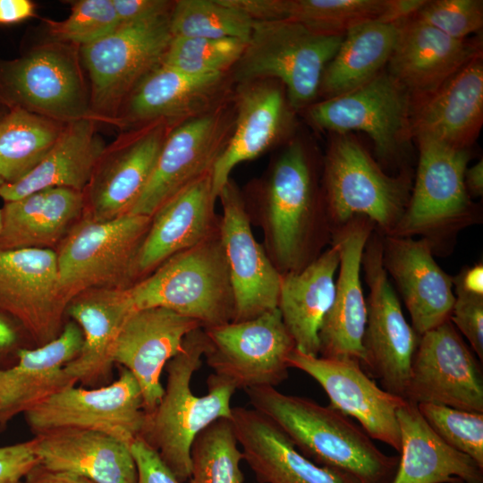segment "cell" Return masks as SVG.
<instances>
[{
	"label": "cell",
	"instance_id": "cell-41",
	"mask_svg": "<svg viewBox=\"0 0 483 483\" xmlns=\"http://www.w3.org/2000/svg\"><path fill=\"white\" fill-rule=\"evenodd\" d=\"M386 4V0H284V20L321 35L344 36L360 24L378 21Z\"/></svg>",
	"mask_w": 483,
	"mask_h": 483
},
{
	"label": "cell",
	"instance_id": "cell-27",
	"mask_svg": "<svg viewBox=\"0 0 483 483\" xmlns=\"http://www.w3.org/2000/svg\"><path fill=\"white\" fill-rule=\"evenodd\" d=\"M82 343L81 330L72 321L52 341L35 349H21L16 365L0 369V425L75 385L65 366L80 353Z\"/></svg>",
	"mask_w": 483,
	"mask_h": 483
},
{
	"label": "cell",
	"instance_id": "cell-51",
	"mask_svg": "<svg viewBox=\"0 0 483 483\" xmlns=\"http://www.w3.org/2000/svg\"><path fill=\"white\" fill-rule=\"evenodd\" d=\"M26 483H96L83 476L64 472L53 471L40 465L31 470L25 478Z\"/></svg>",
	"mask_w": 483,
	"mask_h": 483
},
{
	"label": "cell",
	"instance_id": "cell-22",
	"mask_svg": "<svg viewBox=\"0 0 483 483\" xmlns=\"http://www.w3.org/2000/svg\"><path fill=\"white\" fill-rule=\"evenodd\" d=\"M382 263L392 276L419 336L450 320L455 297L453 276L436 262L424 239L383 235Z\"/></svg>",
	"mask_w": 483,
	"mask_h": 483
},
{
	"label": "cell",
	"instance_id": "cell-39",
	"mask_svg": "<svg viewBox=\"0 0 483 483\" xmlns=\"http://www.w3.org/2000/svg\"><path fill=\"white\" fill-rule=\"evenodd\" d=\"M254 21L225 0H178L170 13L173 37L236 38L248 42Z\"/></svg>",
	"mask_w": 483,
	"mask_h": 483
},
{
	"label": "cell",
	"instance_id": "cell-21",
	"mask_svg": "<svg viewBox=\"0 0 483 483\" xmlns=\"http://www.w3.org/2000/svg\"><path fill=\"white\" fill-rule=\"evenodd\" d=\"M199 322L165 308L135 309L125 321L113 351L114 363L129 370L139 384L146 413L164 394L161 374Z\"/></svg>",
	"mask_w": 483,
	"mask_h": 483
},
{
	"label": "cell",
	"instance_id": "cell-2",
	"mask_svg": "<svg viewBox=\"0 0 483 483\" xmlns=\"http://www.w3.org/2000/svg\"><path fill=\"white\" fill-rule=\"evenodd\" d=\"M254 410L274 422L305 457L360 483H392L399 456L387 455L349 417L275 387L245 390Z\"/></svg>",
	"mask_w": 483,
	"mask_h": 483
},
{
	"label": "cell",
	"instance_id": "cell-30",
	"mask_svg": "<svg viewBox=\"0 0 483 483\" xmlns=\"http://www.w3.org/2000/svg\"><path fill=\"white\" fill-rule=\"evenodd\" d=\"M4 82L26 107L52 119L89 117L80 74L64 53L43 48L10 63Z\"/></svg>",
	"mask_w": 483,
	"mask_h": 483
},
{
	"label": "cell",
	"instance_id": "cell-4",
	"mask_svg": "<svg viewBox=\"0 0 483 483\" xmlns=\"http://www.w3.org/2000/svg\"><path fill=\"white\" fill-rule=\"evenodd\" d=\"M321 187L331 231L363 216L382 235H390L411 193L409 170L386 174L368 150L348 133L335 134L322 163Z\"/></svg>",
	"mask_w": 483,
	"mask_h": 483
},
{
	"label": "cell",
	"instance_id": "cell-57",
	"mask_svg": "<svg viewBox=\"0 0 483 483\" xmlns=\"http://www.w3.org/2000/svg\"><path fill=\"white\" fill-rule=\"evenodd\" d=\"M4 183V180L0 177V187Z\"/></svg>",
	"mask_w": 483,
	"mask_h": 483
},
{
	"label": "cell",
	"instance_id": "cell-49",
	"mask_svg": "<svg viewBox=\"0 0 483 483\" xmlns=\"http://www.w3.org/2000/svg\"><path fill=\"white\" fill-rule=\"evenodd\" d=\"M119 25L133 23L171 12L173 3L165 0H112Z\"/></svg>",
	"mask_w": 483,
	"mask_h": 483
},
{
	"label": "cell",
	"instance_id": "cell-37",
	"mask_svg": "<svg viewBox=\"0 0 483 483\" xmlns=\"http://www.w3.org/2000/svg\"><path fill=\"white\" fill-rule=\"evenodd\" d=\"M402 22L373 21L349 30L323 72L318 94L324 99L335 97L378 75L390 59Z\"/></svg>",
	"mask_w": 483,
	"mask_h": 483
},
{
	"label": "cell",
	"instance_id": "cell-17",
	"mask_svg": "<svg viewBox=\"0 0 483 483\" xmlns=\"http://www.w3.org/2000/svg\"><path fill=\"white\" fill-rule=\"evenodd\" d=\"M287 364L316 380L327 394L329 406L357 419L370 438L400 453L396 414L406 400L378 386L358 360L310 356L294 349Z\"/></svg>",
	"mask_w": 483,
	"mask_h": 483
},
{
	"label": "cell",
	"instance_id": "cell-58",
	"mask_svg": "<svg viewBox=\"0 0 483 483\" xmlns=\"http://www.w3.org/2000/svg\"><path fill=\"white\" fill-rule=\"evenodd\" d=\"M20 483H26L25 481H21Z\"/></svg>",
	"mask_w": 483,
	"mask_h": 483
},
{
	"label": "cell",
	"instance_id": "cell-15",
	"mask_svg": "<svg viewBox=\"0 0 483 483\" xmlns=\"http://www.w3.org/2000/svg\"><path fill=\"white\" fill-rule=\"evenodd\" d=\"M406 400L483 413L481 363L451 320L419 336Z\"/></svg>",
	"mask_w": 483,
	"mask_h": 483
},
{
	"label": "cell",
	"instance_id": "cell-35",
	"mask_svg": "<svg viewBox=\"0 0 483 483\" xmlns=\"http://www.w3.org/2000/svg\"><path fill=\"white\" fill-rule=\"evenodd\" d=\"M105 153V144L89 117L68 122L44 159L20 181L4 183L0 197L10 202L53 187L82 192Z\"/></svg>",
	"mask_w": 483,
	"mask_h": 483
},
{
	"label": "cell",
	"instance_id": "cell-7",
	"mask_svg": "<svg viewBox=\"0 0 483 483\" xmlns=\"http://www.w3.org/2000/svg\"><path fill=\"white\" fill-rule=\"evenodd\" d=\"M343 38L313 32L289 20L254 21L245 50L230 74L238 83L276 80L284 86L291 108H304L318 95L323 72Z\"/></svg>",
	"mask_w": 483,
	"mask_h": 483
},
{
	"label": "cell",
	"instance_id": "cell-24",
	"mask_svg": "<svg viewBox=\"0 0 483 483\" xmlns=\"http://www.w3.org/2000/svg\"><path fill=\"white\" fill-rule=\"evenodd\" d=\"M211 174L203 176L167 200L152 216L139 250L135 282L150 275L171 257L219 233Z\"/></svg>",
	"mask_w": 483,
	"mask_h": 483
},
{
	"label": "cell",
	"instance_id": "cell-1",
	"mask_svg": "<svg viewBox=\"0 0 483 483\" xmlns=\"http://www.w3.org/2000/svg\"><path fill=\"white\" fill-rule=\"evenodd\" d=\"M243 196L250 223L261 230L262 245L281 275L302 270L331 245L318 165L300 141L290 142Z\"/></svg>",
	"mask_w": 483,
	"mask_h": 483
},
{
	"label": "cell",
	"instance_id": "cell-32",
	"mask_svg": "<svg viewBox=\"0 0 483 483\" xmlns=\"http://www.w3.org/2000/svg\"><path fill=\"white\" fill-rule=\"evenodd\" d=\"M134 310L127 288L90 289L71 300L66 311L83 335L80 353L65 366L73 382L95 383L109 375L115 342Z\"/></svg>",
	"mask_w": 483,
	"mask_h": 483
},
{
	"label": "cell",
	"instance_id": "cell-23",
	"mask_svg": "<svg viewBox=\"0 0 483 483\" xmlns=\"http://www.w3.org/2000/svg\"><path fill=\"white\" fill-rule=\"evenodd\" d=\"M282 87L274 80L239 83L233 96V131L211 173L216 199L235 166L258 157L285 135L291 123V106Z\"/></svg>",
	"mask_w": 483,
	"mask_h": 483
},
{
	"label": "cell",
	"instance_id": "cell-16",
	"mask_svg": "<svg viewBox=\"0 0 483 483\" xmlns=\"http://www.w3.org/2000/svg\"><path fill=\"white\" fill-rule=\"evenodd\" d=\"M217 199L219 235L234 299L233 321H244L277 308L282 275L255 239L243 194L232 179Z\"/></svg>",
	"mask_w": 483,
	"mask_h": 483
},
{
	"label": "cell",
	"instance_id": "cell-18",
	"mask_svg": "<svg viewBox=\"0 0 483 483\" xmlns=\"http://www.w3.org/2000/svg\"><path fill=\"white\" fill-rule=\"evenodd\" d=\"M67 306L59 289L55 251L0 250V309L15 317L40 345L61 333Z\"/></svg>",
	"mask_w": 483,
	"mask_h": 483
},
{
	"label": "cell",
	"instance_id": "cell-53",
	"mask_svg": "<svg viewBox=\"0 0 483 483\" xmlns=\"http://www.w3.org/2000/svg\"><path fill=\"white\" fill-rule=\"evenodd\" d=\"M453 279L472 292L483 294V264L463 267Z\"/></svg>",
	"mask_w": 483,
	"mask_h": 483
},
{
	"label": "cell",
	"instance_id": "cell-46",
	"mask_svg": "<svg viewBox=\"0 0 483 483\" xmlns=\"http://www.w3.org/2000/svg\"><path fill=\"white\" fill-rule=\"evenodd\" d=\"M455 297L450 320L483 360V294L472 292L453 279Z\"/></svg>",
	"mask_w": 483,
	"mask_h": 483
},
{
	"label": "cell",
	"instance_id": "cell-52",
	"mask_svg": "<svg viewBox=\"0 0 483 483\" xmlns=\"http://www.w3.org/2000/svg\"><path fill=\"white\" fill-rule=\"evenodd\" d=\"M34 13L35 6L30 0H0V24L17 23Z\"/></svg>",
	"mask_w": 483,
	"mask_h": 483
},
{
	"label": "cell",
	"instance_id": "cell-47",
	"mask_svg": "<svg viewBox=\"0 0 483 483\" xmlns=\"http://www.w3.org/2000/svg\"><path fill=\"white\" fill-rule=\"evenodd\" d=\"M38 465L33 439L0 446V483H20Z\"/></svg>",
	"mask_w": 483,
	"mask_h": 483
},
{
	"label": "cell",
	"instance_id": "cell-13",
	"mask_svg": "<svg viewBox=\"0 0 483 483\" xmlns=\"http://www.w3.org/2000/svg\"><path fill=\"white\" fill-rule=\"evenodd\" d=\"M24 414L37 435L80 428L109 435L130 445L140 436L146 418L139 384L123 367L119 377L107 386L64 387Z\"/></svg>",
	"mask_w": 483,
	"mask_h": 483
},
{
	"label": "cell",
	"instance_id": "cell-11",
	"mask_svg": "<svg viewBox=\"0 0 483 483\" xmlns=\"http://www.w3.org/2000/svg\"><path fill=\"white\" fill-rule=\"evenodd\" d=\"M203 329L208 365L236 389L275 387L287 378V358L296 346L277 308Z\"/></svg>",
	"mask_w": 483,
	"mask_h": 483
},
{
	"label": "cell",
	"instance_id": "cell-26",
	"mask_svg": "<svg viewBox=\"0 0 483 483\" xmlns=\"http://www.w3.org/2000/svg\"><path fill=\"white\" fill-rule=\"evenodd\" d=\"M165 121L142 126L105 162L89 184V218L106 221L129 213L146 187L170 130Z\"/></svg>",
	"mask_w": 483,
	"mask_h": 483
},
{
	"label": "cell",
	"instance_id": "cell-29",
	"mask_svg": "<svg viewBox=\"0 0 483 483\" xmlns=\"http://www.w3.org/2000/svg\"><path fill=\"white\" fill-rule=\"evenodd\" d=\"M483 123L482 55L470 60L430 97L415 107L411 138L469 148Z\"/></svg>",
	"mask_w": 483,
	"mask_h": 483
},
{
	"label": "cell",
	"instance_id": "cell-42",
	"mask_svg": "<svg viewBox=\"0 0 483 483\" xmlns=\"http://www.w3.org/2000/svg\"><path fill=\"white\" fill-rule=\"evenodd\" d=\"M246 44L236 38L173 37L162 64L188 74L230 73Z\"/></svg>",
	"mask_w": 483,
	"mask_h": 483
},
{
	"label": "cell",
	"instance_id": "cell-12",
	"mask_svg": "<svg viewBox=\"0 0 483 483\" xmlns=\"http://www.w3.org/2000/svg\"><path fill=\"white\" fill-rule=\"evenodd\" d=\"M170 13L119 25L106 36L82 47L92 101L97 110L115 108L162 64L173 38Z\"/></svg>",
	"mask_w": 483,
	"mask_h": 483
},
{
	"label": "cell",
	"instance_id": "cell-19",
	"mask_svg": "<svg viewBox=\"0 0 483 483\" xmlns=\"http://www.w3.org/2000/svg\"><path fill=\"white\" fill-rule=\"evenodd\" d=\"M374 230L372 221L358 216L332 233L331 244L338 250L339 267L334 301L318 334V356L362 360L367 302L360 277L361 259Z\"/></svg>",
	"mask_w": 483,
	"mask_h": 483
},
{
	"label": "cell",
	"instance_id": "cell-33",
	"mask_svg": "<svg viewBox=\"0 0 483 483\" xmlns=\"http://www.w3.org/2000/svg\"><path fill=\"white\" fill-rule=\"evenodd\" d=\"M401 456L392 483H483V467L441 439L410 401L397 411Z\"/></svg>",
	"mask_w": 483,
	"mask_h": 483
},
{
	"label": "cell",
	"instance_id": "cell-5",
	"mask_svg": "<svg viewBox=\"0 0 483 483\" xmlns=\"http://www.w3.org/2000/svg\"><path fill=\"white\" fill-rule=\"evenodd\" d=\"M417 142L419 161L410 200L390 235L424 238L434 254H444L461 231L483 220L464 183L470 151L429 139Z\"/></svg>",
	"mask_w": 483,
	"mask_h": 483
},
{
	"label": "cell",
	"instance_id": "cell-38",
	"mask_svg": "<svg viewBox=\"0 0 483 483\" xmlns=\"http://www.w3.org/2000/svg\"><path fill=\"white\" fill-rule=\"evenodd\" d=\"M55 120L17 106L0 121V177L13 183L30 173L59 139Z\"/></svg>",
	"mask_w": 483,
	"mask_h": 483
},
{
	"label": "cell",
	"instance_id": "cell-48",
	"mask_svg": "<svg viewBox=\"0 0 483 483\" xmlns=\"http://www.w3.org/2000/svg\"><path fill=\"white\" fill-rule=\"evenodd\" d=\"M131 450L138 470L137 483H182L141 436L131 443Z\"/></svg>",
	"mask_w": 483,
	"mask_h": 483
},
{
	"label": "cell",
	"instance_id": "cell-36",
	"mask_svg": "<svg viewBox=\"0 0 483 483\" xmlns=\"http://www.w3.org/2000/svg\"><path fill=\"white\" fill-rule=\"evenodd\" d=\"M84 207L82 192L61 187L5 202L1 209L0 250L50 249L66 236Z\"/></svg>",
	"mask_w": 483,
	"mask_h": 483
},
{
	"label": "cell",
	"instance_id": "cell-31",
	"mask_svg": "<svg viewBox=\"0 0 483 483\" xmlns=\"http://www.w3.org/2000/svg\"><path fill=\"white\" fill-rule=\"evenodd\" d=\"M34 450L38 465L78 474L96 483H137L131 445L109 435L80 428H58L38 434Z\"/></svg>",
	"mask_w": 483,
	"mask_h": 483
},
{
	"label": "cell",
	"instance_id": "cell-54",
	"mask_svg": "<svg viewBox=\"0 0 483 483\" xmlns=\"http://www.w3.org/2000/svg\"><path fill=\"white\" fill-rule=\"evenodd\" d=\"M464 183L470 198L481 197L483 194V160L467 168L464 174Z\"/></svg>",
	"mask_w": 483,
	"mask_h": 483
},
{
	"label": "cell",
	"instance_id": "cell-50",
	"mask_svg": "<svg viewBox=\"0 0 483 483\" xmlns=\"http://www.w3.org/2000/svg\"><path fill=\"white\" fill-rule=\"evenodd\" d=\"M425 2L424 0H386L385 11L377 21L401 23L412 17Z\"/></svg>",
	"mask_w": 483,
	"mask_h": 483
},
{
	"label": "cell",
	"instance_id": "cell-44",
	"mask_svg": "<svg viewBox=\"0 0 483 483\" xmlns=\"http://www.w3.org/2000/svg\"><path fill=\"white\" fill-rule=\"evenodd\" d=\"M55 38L83 46L111 33L119 26L112 0H80L72 5L70 15L62 21L49 22Z\"/></svg>",
	"mask_w": 483,
	"mask_h": 483
},
{
	"label": "cell",
	"instance_id": "cell-34",
	"mask_svg": "<svg viewBox=\"0 0 483 483\" xmlns=\"http://www.w3.org/2000/svg\"><path fill=\"white\" fill-rule=\"evenodd\" d=\"M339 252L326 248L312 263L281 277L277 309L296 350L318 356V334L335 293Z\"/></svg>",
	"mask_w": 483,
	"mask_h": 483
},
{
	"label": "cell",
	"instance_id": "cell-40",
	"mask_svg": "<svg viewBox=\"0 0 483 483\" xmlns=\"http://www.w3.org/2000/svg\"><path fill=\"white\" fill-rule=\"evenodd\" d=\"M238 444L231 418L216 419L199 432L191 447L190 483H243Z\"/></svg>",
	"mask_w": 483,
	"mask_h": 483
},
{
	"label": "cell",
	"instance_id": "cell-10",
	"mask_svg": "<svg viewBox=\"0 0 483 483\" xmlns=\"http://www.w3.org/2000/svg\"><path fill=\"white\" fill-rule=\"evenodd\" d=\"M233 97L173 127L153 173L128 214L152 216L175 194L207 174L225 150L234 128Z\"/></svg>",
	"mask_w": 483,
	"mask_h": 483
},
{
	"label": "cell",
	"instance_id": "cell-43",
	"mask_svg": "<svg viewBox=\"0 0 483 483\" xmlns=\"http://www.w3.org/2000/svg\"><path fill=\"white\" fill-rule=\"evenodd\" d=\"M417 406L441 439L483 467V413L429 402Z\"/></svg>",
	"mask_w": 483,
	"mask_h": 483
},
{
	"label": "cell",
	"instance_id": "cell-28",
	"mask_svg": "<svg viewBox=\"0 0 483 483\" xmlns=\"http://www.w3.org/2000/svg\"><path fill=\"white\" fill-rule=\"evenodd\" d=\"M231 420L243 460L259 483H360L305 457L274 422L254 409L233 408Z\"/></svg>",
	"mask_w": 483,
	"mask_h": 483
},
{
	"label": "cell",
	"instance_id": "cell-6",
	"mask_svg": "<svg viewBox=\"0 0 483 483\" xmlns=\"http://www.w3.org/2000/svg\"><path fill=\"white\" fill-rule=\"evenodd\" d=\"M135 309L165 308L203 328L233 321L234 299L219 233L127 287Z\"/></svg>",
	"mask_w": 483,
	"mask_h": 483
},
{
	"label": "cell",
	"instance_id": "cell-20",
	"mask_svg": "<svg viewBox=\"0 0 483 483\" xmlns=\"http://www.w3.org/2000/svg\"><path fill=\"white\" fill-rule=\"evenodd\" d=\"M480 55L481 39L453 38L412 16L401 25L386 71L407 93L414 109Z\"/></svg>",
	"mask_w": 483,
	"mask_h": 483
},
{
	"label": "cell",
	"instance_id": "cell-56",
	"mask_svg": "<svg viewBox=\"0 0 483 483\" xmlns=\"http://www.w3.org/2000/svg\"><path fill=\"white\" fill-rule=\"evenodd\" d=\"M2 229V210L0 209V233Z\"/></svg>",
	"mask_w": 483,
	"mask_h": 483
},
{
	"label": "cell",
	"instance_id": "cell-45",
	"mask_svg": "<svg viewBox=\"0 0 483 483\" xmlns=\"http://www.w3.org/2000/svg\"><path fill=\"white\" fill-rule=\"evenodd\" d=\"M444 34L465 39L483 25V2L479 0L426 1L413 15Z\"/></svg>",
	"mask_w": 483,
	"mask_h": 483
},
{
	"label": "cell",
	"instance_id": "cell-8",
	"mask_svg": "<svg viewBox=\"0 0 483 483\" xmlns=\"http://www.w3.org/2000/svg\"><path fill=\"white\" fill-rule=\"evenodd\" d=\"M151 220L126 214L106 221L88 217L74 225L56 252L59 289L65 302L87 290L132 285L137 255Z\"/></svg>",
	"mask_w": 483,
	"mask_h": 483
},
{
	"label": "cell",
	"instance_id": "cell-3",
	"mask_svg": "<svg viewBox=\"0 0 483 483\" xmlns=\"http://www.w3.org/2000/svg\"><path fill=\"white\" fill-rule=\"evenodd\" d=\"M207 345L203 327L185 336L181 351L165 366L164 394L156 409L146 413L140 435L182 483L190 477L194 438L215 420L232 416L236 388L226 379L213 373L207 380V394L192 392V376L202 364Z\"/></svg>",
	"mask_w": 483,
	"mask_h": 483
},
{
	"label": "cell",
	"instance_id": "cell-25",
	"mask_svg": "<svg viewBox=\"0 0 483 483\" xmlns=\"http://www.w3.org/2000/svg\"><path fill=\"white\" fill-rule=\"evenodd\" d=\"M230 73L194 75L163 64L150 72L127 97L125 120L165 121L175 126L231 97Z\"/></svg>",
	"mask_w": 483,
	"mask_h": 483
},
{
	"label": "cell",
	"instance_id": "cell-14",
	"mask_svg": "<svg viewBox=\"0 0 483 483\" xmlns=\"http://www.w3.org/2000/svg\"><path fill=\"white\" fill-rule=\"evenodd\" d=\"M412 103L404 89L383 70L362 86L309 106V120L316 127L335 132H366L377 157L396 159L411 139Z\"/></svg>",
	"mask_w": 483,
	"mask_h": 483
},
{
	"label": "cell",
	"instance_id": "cell-55",
	"mask_svg": "<svg viewBox=\"0 0 483 483\" xmlns=\"http://www.w3.org/2000/svg\"><path fill=\"white\" fill-rule=\"evenodd\" d=\"M15 339L14 330L0 318V349L11 346L15 342Z\"/></svg>",
	"mask_w": 483,
	"mask_h": 483
},
{
	"label": "cell",
	"instance_id": "cell-9",
	"mask_svg": "<svg viewBox=\"0 0 483 483\" xmlns=\"http://www.w3.org/2000/svg\"><path fill=\"white\" fill-rule=\"evenodd\" d=\"M383 235L367 241L361 269L369 287L367 324L360 366L386 391L406 400L411 363L419 336L407 322L382 263Z\"/></svg>",
	"mask_w": 483,
	"mask_h": 483
}]
</instances>
